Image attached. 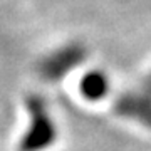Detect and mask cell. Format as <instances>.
<instances>
[{
	"label": "cell",
	"mask_w": 151,
	"mask_h": 151,
	"mask_svg": "<svg viewBox=\"0 0 151 151\" xmlns=\"http://www.w3.org/2000/svg\"><path fill=\"white\" fill-rule=\"evenodd\" d=\"M82 89L86 94L92 97H101L104 94V89H106V81H104L103 76L99 74H91L87 76V79L82 84Z\"/></svg>",
	"instance_id": "6da1fadb"
}]
</instances>
